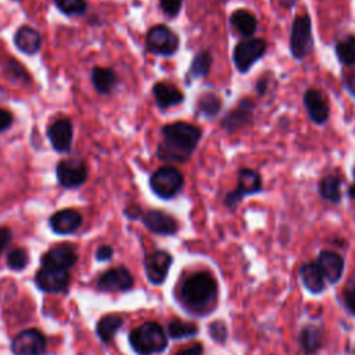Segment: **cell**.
I'll return each mask as SVG.
<instances>
[{
    "label": "cell",
    "instance_id": "obj_10",
    "mask_svg": "<svg viewBox=\"0 0 355 355\" xmlns=\"http://www.w3.org/2000/svg\"><path fill=\"white\" fill-rule=\"evenodd\" d=\"M57 180L64 188H78L88 180V167L81 160H64L57 165Z\"/></svg>",
    "mask_w": 355,
    "mask_h": 355
},
{
    "label": "cell",
    "instance_id": "obj_31",
    "mask_svg": "<svg viewBox=\"0 0 355 355\" xmlns=\"http://www.w3.org/2000/svg\"><path fill=\"white\" fill-rule=\"evenodd\" d=\"M300 343H302L303 350L307 354L315 352L317 350H319V347L322 344V333H321V330L318 328H315V326H307L302 332Z\"/></svg>",
    "mask_w": 355,
    "mask_h": 355
},
{
    "label": "cell",
    "instance_id": "obj_43",
    "mask_svg": "<svg viewBox=\"0 0 355 355\" xmlns=\"http://www.w3.org/2000/svg\"><path fill=\"white\" fill-rule=\"evenodd\" d=\"M204 354V348L201 344H193L189 348H185L182 351L178 352L176 355H203Z\"/></svg>",
    "mask_w": 355,
    "mask_h": 355
},
{
    "label": "cell",
    "instance_id": "obj_37",
    "mask_svg": "<svg viewBox=\"0 0 355 355\" xmlns=\"http://www.w3.org/2000/svg\"><path fill=\"white\" fill-rule=\"evenodd\" d=\"M182 2L184 0H160V6H161V10L167 16L175 17L178 13L181 12Z\"/></svg>",
    "mask_w": 355,
    "mask_h": 355
},
{
    "label": "cell",
    "instance_id": "obj_39",
    "mask_svg": "<svg viewBox=\"0 0 355 355\" xmlns=\"http://www.w3.org/2000/svg\"><path fill=\"white\" fill-rule=\"evenodd\" d=\"M12 230L9 228H0V254L5 252V249L9 246V243L12 242Z\"/></svg>",
    "mask_w": 355,
    "mask_h": 355
},
{
    "label": "cell",
    "instance_id": "obj_25",
    "mask_svg": "<svg viewBox=\"0 0 355 355\" xmlns=\"http://www.w3.org/2000/svg\"><path fill=\"white\" fill-rule=\"evenodd\" d=\"M300 278L308 291L318 294L325 289V278L317 264H306L300 269Z\"/></svg>",
    "mask_w": 355,
    "mask_h": 355
},
{
    "label": "cell",
    "instance_id": "obj_12",
    "mask_svg": "<svg viewBox=\"0 0 355 355\" xmlns=\"http://www.w3.org/2000/svg\"><path fill=\"white\" fill-rule=\"evenodd\" d=\"M304 106L307 108V112L311 118V121L317 125H323L328 123L329 115H330V108L328 99L323 92L318 89H308L304 93Z\"/></svg>",
    "mask_w": 355,
    "mask_h": 355
},
{
    "label": "cell",
    "instance_id": "obj_38",
    "mask_svg": "<svg viewBox=\"0 0 355 355\" xmlns=\"http://www.w3.org/2000/svg\"><path fill=\"white\" fill-rule=\"evenodd\" d=\"M210 336L218 341V343H225L226 337H228V329L226 325L222 321H215L214 323H211L210 326Z\"/></svg>",
    "mask_w": 355,
    "mask_h": 355
},
{
    "label": "cell",
    "instance_id": "obj_34",
    "mask_svg": "<svg viewBox=\"0 0 355 355\" xmlns=\"http://www.w3.org/2000/svg\"><path fill=\"white\" fill-rule=\"evenodd\" d=\"M28 264V254L24 249H14L8 256V265L14 271H23Z\"/></svg>",
    "mask_w": 355,
    "mask_h": 355
},
{
    "label": "cell",
    "instance_id": "obj_17",
    "mask_svg": "<svg viewBox=\"0 0 355 355\" xmlns=\"http://www.w3.org/2000/svg\"><path fill=\"white\" fill-rule=\"evenodd\" d=\"M97 286L106 291H127L134 286V278L127 268L120 267L104 272L99 278Z\"/></svg>",
    "mask_w": 355,
    "mask_h": 355
},
{
    "label": "cell",
    "instance_id": "obj_45",
    "mask_svg": "<svg viewBox=\"0 0 355 355\" xmlns=\"http://www.w3.org/2000/svg\"><path fill=\"white\" fill-rule=\"evenodd\" d=\"M125 214H127L130 218L135 219V218H138V217L140 215V208L136 207V206H132V207L127 208V212H125Z\"/></svg>",
    "mask_w": 355,
    "mask_h": 355
},
{
    "label": "cell",
    "instance_id": "obj_23",
    "mask_svg": "<svg viewBox=\"0 0 355 355\" xmlns=\"http://www.w3.org/2000/svg\"><path fill=\"white\" fill-rule=\"evenodd\" d=\"M14 43L17 49L25 54H35L40 50L42 46V38L38 31H35L31 27H21L16 36Z\"/></svg>",
    "mask_w": 355,
    "mask_h": 355
},
{
    "label": "cell",
    "instance_id": "obj_46",
    "mask_svg": "<svg viewBox=\"0 0 355 355\" xmlns=\"http://www.w3.org/2000/svg\"><path fill=\"white\" fill-rule=\"evenodd\" d=\"M348 196L352 199V200H355V167H354V184L350 186V189H348Z\"/></svg>",
    "mask_w": 355,
    "mask_h": 355
},
{
    "label": "cell",
    "instance_id": "obj_16",
    "mask_svg": "<svg viewBox=\"0 0 355 355\" xmlns=\"http://www.w3.org/2000/svg\"><path fill=\"white\" fill-rule=\"evenodd\" d=\"M171 264H172V256L168 252L158 250V252L151 253L150 256L146 257V261H145V269H146L147 279L153 284L164 283Z\"/></svg>",
    "mask_w": 355,
    "mask_h": 355
},
{
    "label": "cell",
    "instance_id": "obj_36",
    "mask_svg": "<svg viewBox=\"0 0 355 355\" xmlns=\"http://www.w3.org/2000/svg\"><path fill=\"white\" fill-rule=\"evenodd\" d=\"M343 299L347 310L355 315V282H350L344 291H343Z\"/></svg>",
    "mask_w": 355,
    "mask_h": 355
},
{
    "label": "cell",
    "instance_id": "obj_28",
    "mask_svg": "<svg viewBox=\"0 0 355 355\" xmlns=\"http://www.w3.org/2000/svg\"><path fill=\"white\" fill-rule=\"evenodd\" d=\"M336 57L344 67L355 66V35H348L336 43Z\"/></svg>",
    "mask_w": 355,
    "mask_h": 355
},
{
    "label": "cell",
    "instance_id": "obj_11",
    "mask_svg": "<svg viewBox=\"0 0 355 355\" xmlns=\"http://www.w3.org/2000/svg\"><path fill=\"white\" fill-rule=\"evenodd\" d=\"M12 350L16 355H40L46 350V339L38 329H27L14 337Z\"/></svg>",
    "mask_w": 355,
    "mask_h": 355
},
{
    "label": "cell",
    "instance_id": "obj_44",
    "mask_svg": "<svg viewBox=\"0 0 355 355\" xmlns=\"http://www.w3.org/2000/svg\"><path fill=\"white\" fill-rule=\"evenodd\" d=\"M268 86H269V81H268V77L264 75L258 79L257 85H256V89H257V93L260 96H265V93L268 92Z\"/></svg>",
    "mask_w": 355,
    "mask_h": 355
},
{
    "label": "cell",
    "instance_id": "obj_2",
    "mask_svg": "<svg viewBox=\"0 0 355 355\" xmlns=\"http://www.w3.org/2000/svg\"><path fill=\"white\" fill-rule=\"evenodd\" d=\"M184 302L196 310H203L215 302L218 284L208 272H197L188 278L181 289Z\"/></svg>",
    "mask_w": 355,
    "mask_h": 355
},
{
    "label": "cell",
    "instance_id": "obj_14",
    "mask_svg": "<svg viewBox=\"0 0 355 355\" xmlns=\"http://www.w3.org/2000/svg\"><path fill=\"white\" fill-rule=\"evenodd\" d=\"M36 284L39 289L47 293H60L70 284V273L67 269L42 268L36 273Z\"/></svg>",
    "mask_w": 355,
    "mask_h": 355
},
{
    "label": "cell",
    "instance_id": "obj_35",
    "mask_svg": "<svg viewBox=\"0 0 355 355\" xmlns=\"http://www.w3.org/2000/svg\"><path fill=\"white\" fill-rule=\"evenodd\" d=\"M6 74H8L9 77L12 75L13 79L17 81V82H27V81H29V77H28L27 71L24 70V67H23L21 64L13 62V60L8 64V67H6Z\"/></svg>",
    "mask_w": 355,
    "mask_h": 355
},
{
    "label": "cell",
    "instance_id": "obj_9",
    "mask_svg": "<svg viewBox=\"0 0 355 355\" xmlns=\"http://www.w3.org/2000/svg\"><path fill=\"white\" fill-rule=\"evenodd\" d=\"M256 103L252 99H243L234 110L229 111L221 123V127L228 134L238 132L239 130L250 125L254 120Z\"/></svg>",
    "mask_w": 355,
    "mask_h": 355
},
{
    "label": "cell",
    "instance_id": "obj_18",
    "mask_svg": "<svg viewBox=\"0 0 355 355\" xmlns=\"http://www.w3.org/2000/svg\"><path fill=\"white\" fill-rule=\"evenodd\" d=\"M50 228L57 234H70L78 230L82 225V217L78 211L66 208L57 211L50 217Z\"/></svg>",
    "mask_w": 355,
    "mask_h": 355
},
{
    "label": "cell",
    "instance_id": "obj_1",
    "mask_svg": "<svg viewBox=\"0 0 355 355\" xmlns=\"http://www.w3.org/2000/svg\"><path fill=\"white\" fill-rule=\"evenodd\" d=\"M200 138V128L192 124L173 123L165 125L157 156L167 162H185L195 153Z\"/></svg>",
    "mask_w": 355,
    "mask_h": 355
},
{
    "label": "cell",
    "instance_id": "obj_7",
    "mask_svg": "<svg viewBox=\"0 0 355 355\" xmlns=\"http://www.w3.org/2000/svg\"><path fill=\"white\" fill-rule=\"evenodd\" d=\"M262 192V178L256 169L243 168L239 171L238 188L229 192L225 197V206L230 210H234L241 204V201L247 197Z\"/></svg>",
    "mask_w": 355,
    "mask_h": 355
},
{
    "label": "cell",
    "instance_id": "obj_29",
    "mask_svg": "<svg viewBox=\"0 0 355 355\" xmlns=\"http://www.w3.org/2000/svg\"><path fill=\"white\" fill-rule=\"evenodd\" d=\"M211 66H212L211 53L207 50H203L195 56L189 73L193 78H203V77L208 75Z\"/></svg>",
    "mask_w": 355,
    "mask_h": 355
},
{
    "label": "cell",
    "instance_id": "obj_26",
    "mask_svg": "<svg viewBox=\"0 0 355 355\" xmlns=\"http://www.w3.org/2000/svg\"><path fill=\"white\" fill-rule=\"evenodd\" d=\"M123 318L117 314H108L103 317L96 328V332L103 343H111L115 333L121 329Z\"/></svg>",
    "mask_w": 355,
    "mask_h": 355
},
{
    "label": "cell",
    "instance_id": "obj_4",
    "mask_svg": "<svg viewBox=\"0 0 355 355\" xmlns=\"http://www.w3.org/2000/svg\"><path fill=\"white\" fill-rule=\"evenodd\" d=\"M314 49L313 21L308 14L297 16L290 32V51L295 60H303Z\"/></svg>",
    "mask_w": 355,
    "mask_h": 355
},
{
    "label": "cell",
    "instance_id": "obj_5",
    "mask_svg": "<svg viewBox=\"0 0 355 355\" xmlns=\"http://www.w3.org/2000/svg\"><path fill=\"white\" fill-rule=\"evenodd\" d=\"M268 43L262 38H249L241 40L233 50V63L242 74L250 71V69L265 56Z\"/></svg>",
    "mask_w": 355,
    "mask_h": 355
},
{
    "label": "cell",
    "instance_id": "obj_24",
    "mask_svg": "<svg viewBox=\"0 0 355 355\" xmlns=\"http://www.w3.org/2000/svg\"><path fill=\"white\" fill-rule=\"evenodd\" d=\"M341 184L343 180L337 173H329L323 176L318 184V192L321 197L330 203L341 201Z\"/></svg>",
    "mask_w": 355,
    "mask_h": 355
},
{
    "label": "cell",
    "instance_id": "obj_32",
    "mask_svg": "<svg viewBox=\"0 0 355 355\" xmlns=\"http://www.w3.org/2000/svg\"><path fill=\"white\" fill-rule=\"evenodd\" d=\"M199 333V328L195 323L191 322H182V321H172L168 325V334L172 339H185V337H192Z\"/></svg>",
    "mask_w": 355,
    "mask_h": 355
},
{
    "label": "cell",
    "instance_id": "obj_41",
    "mask_svg": "<svg viewBox=\"0 0 355 355\" xmlns=\"http://www.w3.org/2000/svg\"><path fill=\"white\" fill-rule=\"evenodd\" d=\"M343 86L355 97V75L352 73L343 74Z\"/></svg>",
    "mask_w": 355,
    "mask_h": 355
},
{
    "label": "cell",
    "instance_id": "obj_8",
    "mask_svg": "<svg viewBox=\"0 0 355 355\" xmlns=\"http://www.w3.org/2000/svg\"><path fill=\"white\" fill-rule=\"evenodd\" d=\"M149 51L160 56H173L180 49V38L165 25H154L146 36Z\"/></svg>",
    "mask_w": 355,
    "mask_h": 355
},
{
    "label": "cell",
    "instance_id": "obj_15",
    "mask_svg": "<svg viewBox=\"0 0 355 355\" xmlns=\"http://www.w3.org/2000/svg\"><path fill=\"white\" fill-rule=\"evenodd\" d=\"M47 136L56 151L58 153L70 151L73 145V136H74V128L71 121L67 120V118H62V120L54 121L47 130Z\"/></svg>",
    "mask_w": 355,
    "mask_h": 355
},
{
    "label": "cell",
    "instance_id": "obj_33",
    "mask_svg": "<svg viewBox=\"0 0 355 355\" xmlns=\"http://www.w3.org/2000/svg\"><path fill=\"white\" fill-rule=\"evenodd\" d=\"M54 3L67 16H82L88 9L85 0H54Z\"/></svg>",
    "mask_w": 355,
    "mask_h": 355
},
{
    "label": "cell",
    "instance_id": "obj_6",
    "mask_svg": "<svg viewBox=\"0 0 355 355\" xmlns=\"http://www.w3.org/2000/svg\"><path fill=\"white\" fill-rule=\"evenodd\" d=\"M184 175L173 167H161L150 178L151 191L161 199H172L184 188Z\"/></svg>",
    "mask_w": 355,
    "mask_h": 355
},
{
    "label": "cell",
    "instance_id": "obj_42",
    "mask_svg": "<svg viewBox=\"0 0 355 355\" xmlns=\"http://www.w3.org/2000/svg\"><path fill=\"white\" fill-rule=\"evenodd\" d=\"M112 254H114V252H112V249L110 246H101L96 252V258L99 261H108V260H111Z\"/></svg>",
    "mask_w": 355,
    "mask_h": 355
},
{
    "label": "cell",
    "instance_id": "obj_40",
    "mask_svg": "<svg viewBox=\"0 0 355 355\" xmlns=\"http://www.w3.org/2000/svg\"><path fill=\"white\" fill-rule=\"evenodd\" d=\"M12 124H13V115L9 111L0 108V132L9 130Z\"/></svg>",
    "mask_w": 355,
    "mask_h": 355
},
{
    "label": "cell",
    "instance_id": "obj_20",
    "mask_svg": "<svg viewBox=\"0 0 355 355\" xmlns=\"http://www.w3.org/2000/svg\"><path fill=\"white\" fill-rule=\"evenodd\" d=\"M317 265L319 267L323 278L330 283L339 282L344 271L343 258L337 253L329 250H325L319 254Z\"/></svg>",
    "mask_w": 355,
    "mask_h": 355
},
{
    "label": "cell",
    "instance_id": "obj_27",
    "mask_svg": "<svg viewBox=\"0 0 355 355\" xmlns=\"http://www.w3.org/2000/svg\"><path fill=\"white\" fill-rule=\"evenodd\" d=\"M117 74L110 70V69H103V67H96L92 71V84L95 89L101 93L107 95L112 90V88L117 84Z\"/></svg>",
    "mask_w": 355,
    "mask_h": 355
},
{
    "label": "cell",
    "instance_id": "obj_19",
    "mask_svg": "<svg viewBox=\"0 0 355 355\" xmlns=\"http://www.w3.org/2000/svg\"><path fill=\"white\" fill-rule=\"evenodd\" d=\"M145 226L157 234H173L178 230V222L164 211L153 210L143 214Z\"/></svg>",
    "mask_w": 355,
    "mask_h": 355
},
{
    "label": "cell",
    "instance_id": "obj_30",
    "mask_svg": "<svg viewBox=\"0 0 355 355\" xmlns=\"http://www.w3.org/2000/svg\"><path fill=\"white\" fill-rule=\"evenodd\" d=\"M199 112L207 118H212L219 114L222 108V100L215 93H204L197 101Z\"/></svg>",
    "mask_w": 355,
    "mask_h": 355
},
{
    "label": "cell",
    "instance_id": "obj_47",
    "mask_svg": "<svg viewBox=\"0 0 355 355\" xmlns=\"http://www.w3.org/2000/svg\"><path fill=\"white\" fill-rule=\"evenodd\" d=\"M219 2H228V0H219Z\"/></svg>",
    "mask_w": 355,
    "mask_h": 355
},
{
    "label": "cell",
    "instance_id": "obj_21",
    "mask_svg": "<svg viewBox=\"0 0 355 355\" xmlns=\"http://www.w3.org/2000/svg\"><path fill=\"white\" fill-rule=\"evenodd\" d=\"M153 95H154L156 103L161 108L173 107L176 104L182 103L184 99H185L180 89H178L176 86H173V85L165 84V82H160V84L154 85Z\"/></svg>",
    "mask_w": 355,
    "mask_h": 355
},
{
    "label": "cell",
    "instance_id": "obj_3",
    "mask_svg": "<svg viewBox=\"0 0 355 355\" xmlns=\"http://www.w3.org/2000/svg\"><path fill=\"white\" fill-rule=\"evenodd\" d=\"M132 348L139 355H153L167 348V334L157 322H146L132 330L130 336Z\"/></svg>",
    "mask_w": 355,
    "mask_h": 355
},
{
    "label": "cell",
    "instance_id": "obj_13",
    "mask_svg": "<svg viewBox=\"0 0 355 355\" xmlns=\"http://www.w3.org/2000/svg\"><path fill=\"white\" fill-rule=\"evenodd\" d=\"M78 261V256L75 249L69 245L63 243L50 249L42 257V265L45 268H56V269H69L73 268Z\"/></svg>",
    "mask_w": 355,
    "mask_h": 355
},
{
    "label": "cell",
    "instance_id": "obj_22",
    "mask_svg": "<svg viewBox=\"0 0 355 355\" xmlns=\"http://www.w3.org/2000/svg\"><path fill=\"white\" fill-rule=\"evenodd\" d=\"M230 25L236 31H238L243 38L249 39L256 34L258 21L252 12L245 10V9H239V10H234L232 13Z\"/></svg>",
    "mask_w": 355,
    "mask_h": 355
}]
</instances>
